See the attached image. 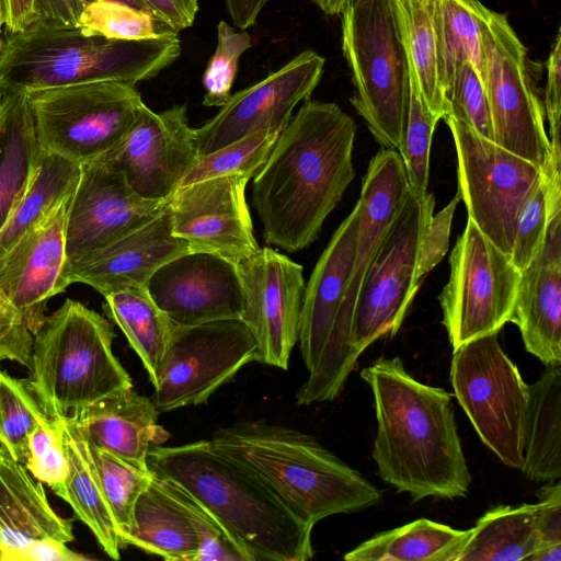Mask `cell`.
Returning a JSON list of instances; mask_svg holds the SVG:
<instances>
[{"label": "cell", "instance_id": "e0dca14e", "mask_svg": "<svg viewBox=\"0 0 561 561\" xmlns=\"http://www.w3.org/2000/svg\"><path fill=\"white\" fill-rule=\"evenodd\" d=\"M242 288L240 320L256 345V362L287 369L298 342L305 291L304 267L264 247L237 263Z\"/></svg>", "mask_w": 561, "mask_h": 561}, {"label": "cell", "instance_id": "f546056e", "mask_svg": "<svg viewBox=\"0 0 561 561\" xmlns=\"http://www.w3.org/2000/svg\"><path fill=\"white\" fill-rule=\"evenodd\" d=\"M56 419L69 461L66 502L75 517L88 526L102 550L118 560L125 546L88 455L84 437L72 417Z\"/></svg>", "mask_w": 561, "mask_h": 561}, {"label": "cell", "instance_id": "277c9868", "mask_svg": "<svg viewBox=\"0 0 561 561\" xmlns=\"http://www.w3.org/2000/svg\"><path fill=\"white\" fill-rule=\"evenodd\" d=\"M209 440L217 451L256 474L311 526L382 500L381 491L360 472L298 430L244 421L217 430Z\"/></svg>", "mask_w": 561, "mask_h": 561}, {"label": "cell", "instance_id": "11a10c76", "mask_svg": "<svg viewBox=\"0 0 561 561\" xmlns=\"http://www.w3.org/2000/svg\"><path fill=\"white\" fill-rule=\"evenodd\" d=\"M270 0H225L226 9L234 26L245 30L252 26Z\"/></svg>", "mask_w": 561, "mask_h": 561}, {"label": "cell", "instance_id": "ac0fdd59", "mask_svg": "<svg viewBox=\"0 0 561 561\" xmlns=\"http://www.w3.org/2000/svg\"><path fill=\"white\" fill-rule=\"evenodd\" d=\"M324 62L318 53L304 50L259 82L231 94L213 118L195 128L198 156L259 131H282L294 108L310 99Z\"/></svg>", "mask_w": 561, "mask_h": 561}, {"label": "cell", "instance_id": "8d00e7d4", "mask_svg": "<svg viewBox=\"0 0 561 561\" xmlns=\"http://www.w3.org/2000/svg\"><path fill=\"white\" fill-rule=\"evenodd\" d=\"M85 447L125 546L124 539L133 524L135 504L149 485L153 473L149 469H139L87 440Z\"/></svg>", "mask_w": 561, "mask_h": 561}, {"label": "cell", "instance_id": "7a4b0ae2", "mask_svg": "<svg viewBox=\"0 0 561 561\" xmlns=\"http://www.w3.org/2000/svg\"><path fill=\"white\" fill-rule=\"evenodd\" d=\"M373 397V458L380 478L413 501L467 496L471 474L445 389L417 381L399 356L360 371Z\"/></svg>", "mask_w": 561, "mask_h": 561}, {"label": "cell", "instance_id": "603a6c76", "mask_svg": "<svg viewBox=\"0 0 561 561\" xmlns=\"http://www.w3.org/2000/svg\"><path fill=\"white\" fill-rule=\"evenodd\" d=\"M188 251L190 245L172 231L168 204L140 227L67 263L62 277L67 287L82 283L105 297L129 287H146L162 264Z\"/></svg>", "mask_w": 561, "mask_h": 561}, {"label": "cell", "instance_id": "2e32d148", "mask_svg": "<svg viewBox=\"0 0 561 561\" xmlns=\"http://www.w3.org/2000/svg\"><path fill=\"white\" fill-rule=\"evenodd\" d=\"M252 362H256V345L240 319L195 325L173 323L151 381V400L159 413L204 404Z\"/></svg>", "mask_w": 561, "mask_h": 561}, {"label": "cell", "instance_id": "b9f144b4", "mask_svg": "<svg viewBox=\"0 0 561 561\" xmlns=\"http://www.w3.org/2000/svg\"><path fill=\"white\" fill-rule=\"evenodd\" d=\"M24 466L36 480L67 501L69 461L56 417H48L30 434Z\"/></svg>", "mask_w": 561, "mask_h": 561}, {"label": "cell", "instance_id": "484cf974", "mask_svg": "<svg viewBox=\"0 0 561 561\" xmlns=\"http://www.w3.org/2000/svg\"><path fill=\"white\" fill-rule=\"evenodd\" d=\"M159 414L151 398L130 387L101 399L72 419L89 444L148 470L149 451L170 437L158 424Z\"/></svg>", "mask_w": 561, "mask_h": 561}, {"label": "cell", "instance_id": "4fadbf2b", "mask_svg": "<svg viewBox=\"0 0 561 561\" xmlns=\"http://www.w3.org/2000/svg\"><path fill=\"white\" fill-rule=\"evenodd\" d=\"M448 282L438 296L453 350L510 322L520 272L468 218L449 256Z\"/></svg>", "mask_w": 561, "mask_h": 561}, {"label": "cell", "instance_id": "e575fe53", "mask_svg": "<svg viewBox=\"0 0 561 561\" xmlns=\"http://www.w3.org/2000/svg\"><path fill=\"white\" fill-rule=\"evenodd\" d=\"M435 1L391 0L409 69L415 76L428 110L443 119L446 103L437 68Z\"/></svg>", "mask_w": 561, "mask_h": 561}, {"label": "cell", "instance_id": "f1b7e54d", "mask_svg": "<svg viewBox=\"0 0 561 561\" xmlns=\"http://www.w3.org/2000/svg\"><path fill=\"white\" fill-rule=\"evenodd\" d=\"M43 150L25 91L2 93L0 107V228L22 197Z\"/></svg>", "mask_w": 561, "mask_h": 561}, {"label": "cell", "instance_id": "c3c4849f", "mask_svg": "<svg viewBox=\"0 0 561 561\" xmlns=\"http://www.w3.org/2000/svg\"><path fill=\"white\" fill-rule=\"evenodd\" d=\"M460 199L457 191V194L440 211L432 215L424 229L417 264V277L421 283L447 253L451 222Z\"/></svg>", "mask_w": 561, "mask_h": 561}, {"label": "cell", "instance_id": "74e56055", "mask_svg": "<svg viewBox=\"0 0 561 561\" xmlns=\"http://www.w3.org/2000/svg\"><path fill=\"white\" fill-rule=\"evenodd\" d=\"M439 118L427 107L416 82L409 69V99L401 156L409 184V191L416 197L428 193L430 153L433 134Z\"/></svg>", "mask_w": 561, "mask_h": 561}, {"label": "cell", "instance_id": "f907efd6", "mask_svg": "<svg viewBox=\"0 0 561 561\" xmlns=\"http://www.w3.org/2000/svg\"><path fill=\"white\" fill-rule=\"evenodd\" d=\"M125 2L148 11L176 33L190 27L198 12V0H125Z\"/></svg>", "mask_w": 561, "mask_h": 561}, {"label": "cell", "instance_id": "d6a6232c", "mask_svg": "<svg viewBox=\"0 0 561 561\" xmlns=\"http://www.w3.org/2000/svg\"><path fill=\"white\" fill-rule=\"evenodd\" d=\"M480 5L478 0L435 1L437 68L445 103L462 62L472 64L482 80Z\"/></svg>", "mask_w": 561, "mask_h": 561}, {"label": "cell", "instance_id": "680465c9", "mask_svg": "<svg viewBox=\"0 0 561 561\" xmlns=\"http://www.w3.org/2000/svg\"><path fill=\"white\" fill-rule=\"evenodd\" d=\"M0 561H5V553L1 546H0Z\"/></svg>", "mask_w": 561, "mask_h": 561}, {"label": "cell", "instance_id": "816d5d0a", "mask_svg": "<svg viewBox=\"0 0 561 561\" xmlns=\"http://www.w3.org/2000/svg\"><path fill=\"white\" fill-rule=\"evenodd\" d=\"M84 8L82 0H34V22L54 27H77Z\"/></svg>", "mask_w": 561, "mask_h": 561}, {"label": "cell", "instance_id": "bcb514c9", "mask_svg": "<svg viewBox=\"0 0 561 561\" xmlns=\"http://www.w3.org/2000/svg\"><path fill=\"white\" fill-rule=\"evenodd\" d=\"M548 218V191L542 174L522 206L516 220L511 260L519 272L525 270L537 254L545 237Z\"/></svg>", "mask_w": 561, "mask_h": 561}, {"label": "cell", "instance_id": "6f0895ef", "mask_svg": "<svg viewBox=\"0 0 561 561\" xmlns=\"http://www.w3.org/2000/svg\"><path fill=\"white\" fill-rule=\"evenodd\" d=\"M5 23V14H4V2L0 0V64L2 61L4 49H5V36L2 32V28Z\"/></svg>", "mask_w": 561, "mask_h": 561}, {"label": "cell", "instance_id": "6da1fadb", "mask_svg": "<svg viewBox=\"0 0 561 561\" xmlns=\"http://www.w3.org/2000/svg\"><path fill=\"white\" fill-rule=\"evenodd\" d=\"M356 123L337 104L307 100L252 178V205L270 245L295 253L313 243L355 178Z\"/></svg>", "mask_w": 561, "mask_h": 561}, {"label": "cell", "instance_id": "4dcf8cb0", "mask_svg": "<svg viewBox=\"0 0 561 561\" xmlns=\"http://www.w3.org/2000/svg\"><path fill=\"white\" fill-rule=\"evenodd\" d=\"M470 534L419 518L379 533L344 556L346 561H457Z\"/></svg>", "mask_w": 561, "mask_h": 561}, {"label": "cell", "instance_id": "9a60e30c", "mask_svg": "<svg viewBox=\"0 0 561 561\" xmlns=\"http://www.w3.org/2000/svg\"><path fill=\"white\" fill-rule=\"evenodd\" d=\"M434 206L432 193L416 197L409 192L383 238L355 305L352 339L359 354L400 329L422 284L417 277L420 247Z\"/></svg>", "mask_w": 561, "mask_h": 561}, {"label": "cell", "instance_id": "cb8c5ba5", "mask_svg": "<svg viewBox=\"0 0 561 561\" xmlns=\"http://www.w3.org/2000/svg\"><path fill=\"white\" fill-rule=\"evenodd\" d=\"M542 243L520 272L510 319L524 346L546 366L561 365V202L549 203Z\"/></svg>", "mask_w": 561, "mask_h": 561}, {"label": "cell", "instance_id": "9c48e42d", "mask_svg": "<svg viewBox=\"0 0 561 561\" xmlns=\"http://www.w3.org/2000/svg\"><path fill=\"white\" fill-rule=\"evenodd\" d=\"M71 194L0 255V362L28 367L47 301L67 288L65 225Z\"/></svg>", "mask_w": 561, "mask_h": 561}, {"label": "cell", "instance_id": "60d3db41", "mask_svg": "<svg viewBox=\"0 0 561 561\" xmlns=\"http://www.w3.org/2000/svg\"><path fill=\"white\" fill-rule=\"evenodd\" d=\"M279 130H264L198 156L181 186L208 178L242 174L252 179L270 156Z\"/></svg>", "mask_w": 561, "mask_h": 561}, {"label": "cell", "instance_id": "7c38bea8", "mask_svg": "<svg viewBox=\"0 0 561 561\" xmlns=\"http://www.w3.org/2000/svg\"><path fill=\"white\" fill-rule=\"evenodd\" d=\"M484 85L493 141L543 169L551 154L542 104L527 67V51L506 15L480 5Z\"/></svg>", "mask_w": 561, "mask_h": 561}, {"label": "cell", "instance_id": "8992f818", "mask_svg": "<svg viewBox=\"0 0 561 561\" xmlns=\"http://www.w3.org/2000/svg\"><path fill=\"white\" fill-rule=\"evenodd\" d=\"M111 322L66 299L35 334L26 383L49 417H73L133 380L113 352Z\"/></svg>", "mask_w": 561, "mask_h": 561}, {"label": "cell", "instance_id": "5bb4252c", "mask_svg": "<svg viewBox=\"0 0 561 561\" xmlns=\"http://www.w3.org/2000/svg\"><path fill=\"white\" fill-rule=\"evenodd\" d=\"M448 125L458 160V193L468 218L511 255L517 216L542 178V169L450 117Z\"/></svg>", "mask_w": 561, "mask_h": 561}, {"label": "cell", "instance_id": "91938a15", "mask_svg": "<svg viewBox=\"0 0 561 561\" xmlns=\"http://www.w3.org/2000/svg\"><path fill=\"white\" fill-rule=\"evenodd\" d=\"M94 1H98V0H82V2L84 3V5L87 7L88 4L94 2Z\"/></svg>", "mask_w": 561, "mask_h": 561}, {"label": "cell", "instance_id": "681fc988", "mask_svg": "<svg viewBox=\"0 0 561 561\" xmlns=\"http://www.w3.org/2000/svg\"><path fill=\"white\" fill-rule=\"evenodd\" d=\"M547 83L545 89L543 113L548 121L550 144L560 142L561 117V33L557 32L546 62Z\"/></svg>", "mask_w": 561, "mask_h": 561}, {"label": "cell", "instance_id": "94428289", "mask_svg": "<svg viewBox=\"0 0 561 561\" xmlns=\"http://www.w3.org/2000/svg\"><path fill=\"white\" fill-rule=\"evenodd\" d=\"M1 103H2V91L0 90V107H1Z\"/></svg>", "mask_w": 561, "mask_h": 561}, {"label": "cell", "instance_id": "836d02e7", "mask_svg": "<svg viewBox=\"0 0 561 561\" xmlns=\"http://www.w3.org/2000/svg\"><path fill=\"white\" fill-rule=\"evenodd\" d=\"M103 309L139 356L150 382L167 350L173 323L154 304L146 287H129L104 297Z\"/></svg>", "mask_w": 561, "mask_h": 561}, {"label": "cell", "instance_id": "4316f807", "mask_svg": "<svg viewBox=\"0 0 561 561\" xmlns=\"http://www.w3.org/2000/svg\"><path fill=\"white\" fill-rule=\"evenodd\" d=\"M124 542L169 561H195L198 552L186 513L165 481L154 474L137 499Z\"/></svg>", "mask_w": 561, "mask_h": 561}, {"label": "cell", "instance_id": "30bf717a", "mask_svg": "<svg viewBox=\"0 0 561 561\" xmlns=\"http://www.w3.org/2000/svg\"><path fill=\"white\" fill-rule=\"evenodd\" d=\"M26 94L41 149L80 165L117 146L145 105L136 85L119 81L85 82Z\"/></svg>", "mask_w": 561, "mask_h": 561}, {"label": "cell", "instance_id": "db71d44e", "mask_svg": "<svg viewBox=\"0 0 561 561\" xmlns=\"http://www.w3.org/2000/svg\"><path fill=\"white\" fill-rule=\"evenodd\" d=\"M5 33L24 31L34 22V0H3Z\"/></svg>", "mask_w": 561, "mask_h": 561}, {"label": "cell", "instance_id": "f5cc1de1", "mask_svg": "<svg viewBox=\"0 0 561 561\" xmlns=\"http://www.w3.org/2000/svg\"><path fill=\"white\" fill-rule=\"evenodd\" d=\"M87 558L69 549L65 542L42 539L32 543L22 554L21 561H81Z\"/></svg>", "mask_w": 561, "mask_h": 561}, {"label": "cell", "instance_id": "7bdbcfd3", "mask_svg": "<svg viewBox=\"0 0 561 561\" xmlns=\"http://www.w3.org/2000/svg\"><path fill=\"white\" fill-rule=\"evenodd\" d=\"M251 46L248 32H236L226 21L218 23L216 49L203 75V105L220 107L229 100L239 60Z\"/></svg>", "mask_w": 561, "mask_h": 561}, {"label": "cell", "instance_id": "ba28073f", "mask_svg": "<svg viewBox=\"0 0 561 561\" xmlns=\"http://www.w3.org/2000/svg\"><path fill=\"white\" fill-rule=\"evenodd\" d=\"M341 15L342 49L355 88L351 103L383 148L401 147L409 64L391 0H353Z\"/></svg>", "mask_w": 561, "mask_h": 561}, {"label": "cell", "instance_id": "5b68a950", "mask_svg": "<svg viewBox=\"0 0 561 561\" xmlns=\"http://www.w3.org/2000/svg\"><path fill=\"white\" fill-rule=\"evenodd\" d=\"M0 64L2 93L33 91L95 81L136 85L157 77L181 55L178 33L158 38L124 41L80 27H54L33 22L5 33Z\"/></svg>", "mask_w": 561, "mask_h": 561}, {"label": "cell", "instance_id": "52a82bcc", "mask_svg": "<svg viewBox=\"0 0 561 561\" xmlns=\"http://www.w3.org/2000/svg\"><path fill=\"white\" fill-rule=\"evenodd\" d=\"M358 208L341 222L305 286L298 342L308 376L298 405L335 400L360 354L353 344L348 285L354 264Z\"/></svg>", "mask_w": 561, "mask_h": 561}, {"label": "cell", "instance_id": "f35d334b", "mask_svg": "<svg viewBox=\"0 0 561 561\" xmlns=\"http://www.w3.org/2000/svg\"><path fill=\"white\" fill-rule=\"evenodd\" d=\"M48 417L26 380L14 378L0 369V445L15 460L25 463L28 436Z\"/></svg>", "mask_w": 561, "mask_h": 561}, {"label": "cell", "instance_id": "3957f363", "mask_svg": "<svg viewBox=\"0 0 561 561\" xmlns=\"http://www.w3.org/2000/svg\"><path fill=\"white\" fill-rule=\"evenodd\" d=\"M149 470L198 501L245 561L313 558V526L297 516L256 474L217 451L209 439L151 448Z\"/></svg>", "mask_w": 561, "mask_h": 561}, {"label": "cell", "instance_id": "1f68e13d", "mask_svg": "<svg viewBox=\"0 0 561 561\" xmlns=\"http://www.w3.org/2000/svg\"><path fill=\"white\" fill-rule=\"evenodd\" d=\"M537 503L501 505L470 529L457 561H520L538 546Z\"/></svg>", "mask_w": 561, "mask_h": 561}, {"label": "cell", "instance_id": "9f6ffc18", "mask_svg": "<svg viewBox=\"0 0 561 561\" xmlns=\"http://www.w3.org/2000/svg\"><path fill=\"white\" fill-rule=\"evenodd\" d=\"M328 15H340L353 0H310Z\"/></svg>", "mask_w": 561, "mask_h": 561}, {"label": "cell", "instance_id": "d4e9b609", "mask_svg": "<svg viewBox=\"0 0 561 561\" xmlns=\"http://www.w3.org/2000/svg\"><path fill=\"white\" fill-rule=\"evenodd\" d=\"M72 525L53 510L43 483L0 445V546L5 561H21L42 539L73 541Z\"/></svg>", "mask_w": 561, "mask_h": 561}, {"label": "cell", "instance_id": "d590c367", "mask_svg": "<svg viewBox=\"0 0 561 561\" xmlns=\"http://www.w3.org/2000/svg\"><path fill=\"white\" fill-rule=\"evenodd\" d=\"M81 165L43 151L15 207L0 228V255L75 190Z\"/></svg>", "mask_w": 561, "mask_h": 561}, {"label": "cell", "instance_id": "83f0119b", "mask_svg": "<svg viewBox=\"0 0 561 561\" xmlns=\"http://www.w3.org/2000/svg\"><path fill=\"white\" fill-rule=\"evenodd\" d=\"M520 470L537 482L561 477V365L546 366L529 385Z\"/></svg>", "mask_w": 561, "mask_h": 561}, {"label": "cell", "instance_id": "7dc6e473", "mask_svg": "<svg viewBox=\"0 0 561 561\" xmlns=\"http://www.w3.org/2000/svg\"><path fill=\"white\" fill-rule=\"evenodd\" d=\"M538 546L527 561H561V483L547 481L536 493Z\"/></svg>", "mask_w": 561, "mask_h": 561}, {"label": "cell", "instance_id": "8fae6325", "mask_svg": "<svg viewBox=\"0 0 561 561\" xmlns=\"http://www.w3.org/2000/svg\"><path fill=\"white\" fill-rule=\"evenodd\" d=\"M450 382L482 443L505 466L520 469L529 385L504 353L499 333L454 350Z\"/></svg>", "mask_w": 561, "mask_h": 561}, {"label": "cell", "instance_id": "d6986e66", "mask_svg": "<svg viewBox=\"0 0 561 561\" xmlns=\"http://www.w3.org/2000/svg\"><path fill=\"white\" fill-rule=\"evenodd\" d=\"M170 199L140 197L111 161L81 164L65 225L67 263L133 231L161 213Z\"/></svg>", "mask_w": 561, "mask_h": 561}, {"label": "cell", "instance_id": "ee69618b", "mask_svg": "<svg viewBox=\"0 0 561 561\" xmlns=\"http://www.w3.org/2000/svg\"><path fill=\"white\" fill-rule=\"evenodd\" d=\"M445 116H450L466 124L482 137L493 141V129L484 85L469 61L462 62L457 69L451 91L446 101Z\"/></svg>", "mask_w": 561, "mask_h": 561}, {"label": "cell", "instance_id": "ffe728a7", "mask_svg": "<svg viewBox=\"0 0 561 561\" xmlns=\"http://www.w3.org/2000/svg\"><path fill=\"white\" fill-rule=\"evenodd\" d=\"M197 157L186 105L156 113L145 104L122 141L100 159L113 162L140 197L165 201L181 186Z\"/></svg>", "mask_w": 561, "mask_h": 561}, {"label": "cell", "instance_id": "ab89813d", "mask_svg": "<svg viewBox=\"0 0 561 561\" xmlns=\"http://www.w3.org/2000/svg\"><path fill=\"white\" fill-rule=\"evenodd\" d=\"M78 27L124 41L158 38L176 33L148 11L122 0H98L88 4Z\"/></svg>", "mask_w": 561, "mask_h": 561}, {"label": "cell", "instance_id": "7402d4cb", "mask_svg": "<svg viewBox=\"0 0 561 561\" xmlns=\"http://www.w3.org/2000/svg\"><path fill=\"white\" fill-rule=\"evenodd\" d=\"M146 289L178 325L240 319L242 288L237 264L215 253L188 251L162 264Z\"/></svg>", "mask_w": 561, "mask_h": 561}, {"label": "cell", "instance_id": "44dd1931", "mask_svg": "<svg viewBox=\"0 0 561 561\" xmlns=\"http://www.w3.org/2000/svg\"><path fill=\"white\" fill-rule=\"evenodd\" d=\"M251 179L226 174L180 186L170 197L169 210L174 236L191 251H204L239 263L261 247L245 199Z\"/></svg>", "mask_w": 561, "mask_h": 561}, {"label": "cell", "instance_id": "f6af8a7d", "mask_svg": "<svg viewBox=\"0 0 561 561\" xmlns=\"http://www.w3.org/2000/svg\"><path fill=\"white\" fill-rule=\"evenodd\" d=\"M165 483L186 513L197 537L195 561H245L219 523L198 501L180 486L169 481Z\"/></svg>", "mask_w": 561, "mask_h": 561}]
</instances>
